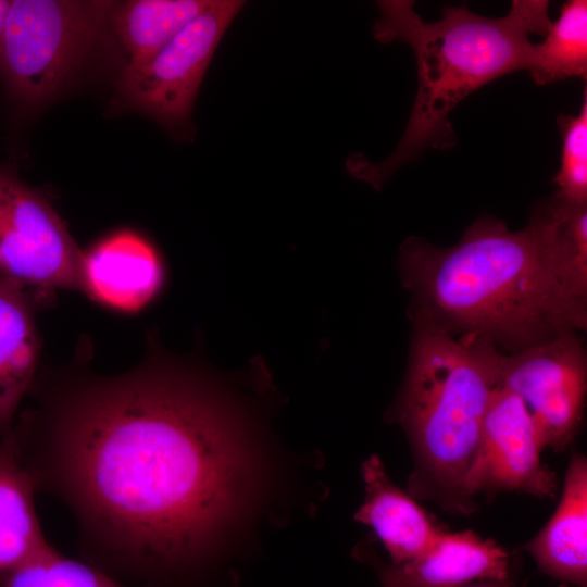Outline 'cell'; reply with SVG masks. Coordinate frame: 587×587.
I'll use <instances>...</instances> for the list:
<instances>
[{"mask_svg":"<svg viewBox=\"0 0 587 587\" xmlns=\"http://www.w3.org/2000/svg\"><path fill=\"white\" fill-rule=\"evenodd\" d=\"M587 461L573 453L559 504L541 530L526 545L547 575L587 585Z\"/></svg>","mask_w":587,"mask_h":587,"instance_id":"5bb4252c","label":"cell"},{"mask_svg":"<svg viewBox=\"0 0 587 587\" xmlns=\"http://www.w3.org/2000/svg\"><path fill=\"white\" fill-rule=\"evenodd\" d=\"M395 578L419 587H459L479 582H507L508 552L472 530H440L432 545L404 564L383 567Z\"/></svg>","mask_w":587,"mask_h":587,"instance_id":"4fadbf2b","label":"cell"},{"mask_svg":"<svg viewBox=\"0 0 587 587\" xmlns=\"http://www.w3.org/2000/svg\"><path fill=\"white\" fill-rule=\"evenodd\" d=\"M4 440L72 514L89 563L152 582L199 576L252 534L284 459L257 401L151 342L128 371L38 373Z\"/></svg>","mask_w":587,"mask_h":587,"instance_id":"6da1fadb","label":"cell"},{"mask_svg":"<svg viewBox=\"0 0 587 587\" xmlns=\"http://www.w3.org/2000/svg\"><path fill=\"white\" fill-rule=\"evenodd\" d=\"M380 578L383 587H419L413 586L407 583H403L390 574H388L386 571H380ZM459 587H513L510 580L507 582H479V583H473L464 586Z\"/></svg>","mask_w":587,"mask_h":587,"instance_id":"44dd1931","label":"cell"},{"mask_svg":"<svg viewBox=\"0 0 587 587\" xmlns=\"http://www.w3.org/2000/svg\"><path fill=\"white\" fill-rule=\"evenodd\" d=\"M577 115L561 114L557 123L562 136L561 166L553 178L560 197L587 203V92Z\"/></svg>","mask_w":587,"mask_h":587,"instance_id":"ffe728a7","label":"cell"},{"mask_svg":"<svg viewBox=\"0 0 587 587\" xmlns=\"http://www.w3.org/2000/svg\"><path fill=\"white\" fill-rule=\"evenodd\" d=\"M113 1L12 0L0 46V80L18 109L55 99L111 34Z\"/></svg>","mask_w":587,"mask_h":587,"instance_id":"5b68a950","label":"cell"},{"mask_svg":"<svg viewBox=\"0 0 587 587\" xmlns=\"http://www.w3.org/2000/svg\"><path fill=\"white\" fill-rule=\"evenodd\" d=\"M245 3L212 0L149 61L124 65L115 107L151 118L176 138H188L200 85L218 43Z\"/></svg>","mask_w":587,"mask_h":587,"instance_id":"8992f818","label":"cell"},{"mask_svg":"<svg viewBox=\"0 0 587 587\" xmlns=\"http://www.w3.org/2000/svg\"><path fill=\"white\" fill-rule=\"evenodd\" d=\"M362 477L365 497L354 520L373 529L391 560L390 565L398 566L417 558L441 529L391 482L377 455L363 462Z\"/></svg>","mask_w":587,"mask_h":587,"instance_id":"7c38bea8","label":"cell"},{"mask_svg":"<svg viewBox=\"0 0 587 587\" xmlns=\"http://www.w3.org/2000/svg\"><path fill=\"white\" fill-rule=\"evenodd\" d=\"M9 7H10V1L0 0V46L3 38Z\"/></svg>","mask_w":587,"mask_h":587,"instance_id":"7402d4cb","label":"cell"},{"mask_svg":"<svg viewBox=\"0 0 587 587\" xmlns=\"http://www.w3.org/2000/svg\"><path fill=\"white\" fill-rule=\"evenodd\" d=\"M586 383V351L577 332L501 358L499 386L523 401L544 448L562 451L573 439L583 416Z\"/></svg>","mask_w":587,"mask_h":587,"instance_id":"ba28073f","label":"cell"},{"mask_svg":"<svg viewBox=\"0 0 587 587\" xmlns=\"http://www.w3.org/2000/svg\"><path fill=\"white\" fill-rule=\"evenodd\" d=\"M377 7L374 38L380 43H408L417 70L416 98L394 151L378 163L360 153L346 163L353 177L380 189L425 149L455 146L449 113L489 82L527 70L533 46L529 35L545 36L552 21L547 0H514L502 17L478 15L465 4L446 7L437 22L422 20L410 0H382Z\"/></svg>","mask_w":587,"mask_h":587,"instance_id":"3957f363","label":"cell"},{"mask_svg":"<svg viewBox=\"0 0 587 587\" xmlns=\"http://www.w3.org/2000/svg\"><path fill=\"white\" fill-rule=\"evenodd\" d=\"M83 251L48 198L0 165V271L39 292L80 291Z\"/></svg>","mask_w":587,"mask_h":587,"instance_id":"52a82bcc","label":"cell"},{"mask_svg":"<svg viewBox=\"0 0 587 587\" xmlns=\"http://www.w3.org/2000/svg\"><path fill=\"white\" fill-rule=\"evenodd\" d=\"M542 449L523 401L499 386L484 419L477 455L463 483L464 500L485 490L553 497L555 476L541 463Z\"/></svg>","mask_w":587,"mask_h":587,"instance_id":"9c48e42d","label":"cell"},{"mask_svg":"<svg viewBox=\"0 0 587 587\" xmlns=\"http://www.w3.org/2000/svg\"><path fill=\"white\" fill-rule=\"evenodd\" d=\"M412 320L408 371L394 415L417 459L416 489L462 504L504 352L484 337L455 336Z\"/></svg>","mask_w":587,"mask_h":587,"instance_id":"277c9868","label":"cell"},{"mask_svg":"<svg viewBox=\"0 0 587 587\" xmlns=\"http://www.w3.org/2000/svg\"><path fill=\"white\" fill-rule=\"evenodd\" d=\"M38 300L0 271V438L15 423L18 407L39 371Z\"/></svg>","mask_w":587,"mask_h":587,"instance_id":"8fae6325","label":"cell"},{"mask_svg":"<svg viewBox=\"0 0 587 587\" xmlns=\"http://www.w3.org/2000/svg\"><path fill=\"white\" fill-rule=\"evenodd\" d=\"M35 484L10 445L0 442V576L50 544L35 508Z\"/></svg>","mask_w":587,"mask_h":587,"instance_id":"9a60e30c","label":"cell"},{"mask_svg":"<svg viewBox=\"0 0 587 587\" xmlns=\"http://www.w3.org/2000/svg\"><path fill=\"white\" fill-rule=\"evenodd\" d=\"M533 43L527 71L537 85L587 74V1L563 3L558 20Z\"/></svg>","mask_w":587,"mask_h":587,"instance_id":"e0dca14e","label":"cell"},{"mask_svg":"<svg viewBox=\"0 0 587 587\" xmlns=\"http://www.w3.org/2000/svg\"><path fill=\"white\" fill-rule=\"evenodd\" d=\"M541 203L557 275L572 297L587 303V203H572L555 192Z\"/></svg>","mask_w":587,"mask_h":587,"instance_id":"ac0fdd59","label":"cell"},{"mask_svg":"<svg viewBox=\"0 0 587 587\" xmlns=\"http://www.w3.org/2000/svg\"><path fill=\"white\" fill-rule=\"evenodd\" d=\"M0 587H130L85 561L60 553L52 545L0 576ZM154 587V586H138Z\"/></svg>","mask_w":587,"mask_h":587,"instance_id":"d6986e66","label":"cell"},{"mask_svg":"<svg viewBox=\"0 0 587 587\" xmlns=\"http://www.w3.org/2000/svg\"><path fill=\"white\" fill-rule=\"evenodd\" d=\"M399 265L412 317L455 336L484 337L502 352L587 325V303L566 291L553 267L541 203L520 230L482 216L451 247L409 237Z\"/></svg>","mask_w":587,"mask_h":587,"instance_id":"7a4b0ae2","label":"cell"},{"mask_svg":"<svg viewBox=\"0 0 587 587\" xmlns=\"http://www.w3.org/2000/svg\"><path fill=\"white\" fill-rule=\"evenodd\" d=\"M212 0H130L115 2L109 26L126 54L125 66L149 61L200 15Z\"/></svg>","mask_w":587,"mask_h":587,"instance_id":"2e32d148","label":"cell"},{"mask_svg":"<svg viewBox=\"0 0 587 587\" xmlns=\"http://www.w3.org/2000/svg\"><path fill=\"white\" fill-rule=\"evenodd\" d=\"M165 278L160 251L133 229L112 232L83 252L80 291L109 310H142L161 294Z\"/></svg>","mask_w":587,"mask_h":587,"instance_id":"30bf717a","label":"cell"}]
</instances>
